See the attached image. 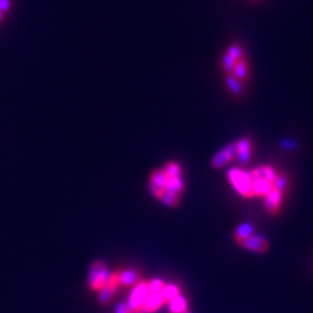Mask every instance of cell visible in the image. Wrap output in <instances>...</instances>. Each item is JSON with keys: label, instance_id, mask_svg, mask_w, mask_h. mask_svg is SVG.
I'll return each instance as SVG.
<instances>
[{"label": "cell", "instance_id": "cell-2", "mask_svg": "<svg viewBox=\"0 0 313 313\" xmlns=\"http://www.w3.org/2000/svg\"><path fill=\"white\" fill-rule=\"evenodd\" d=\"M228 179L232 183V186L236 188L239 193L244 197H253V189H252V175L248 172H244L238 168H231L228 171Z\"/></svg>", "mask_w": 313, "mask_h": 313}, {"label": "cell", "instance_id": "cell-4", "mask_svg": "<svg viewBox=\"0 0 313 313\" xmlns=\"http://www.w3.org/2000/svg\"><path fill=\"white\" fill-rule=\"evenodd\" d=\"M149 284L148 282H142L140 281L134 290L132 291V294L129 296V300H128L127 306L129 307V310L132 311V313H140L141 312L142 304L145 303L148 295H149Z\"/></svg>", "mask_w": 313, "mask_h": 313}, {"label": "cell", "instance_id": "cell-5", "mask_svg": "<svg viewBox=\"0 0 313 313\" xmlns=\"http://www.w3.org/2000/svg\"><path fill=\"white\" fill-rule=\"evenodd\" d=\"M236 153H238V146H236V142H232L214 156V158L212 159V166L214 168L224 167L236 156Z\"/></svg>", "mask_w": 313, "mask_h": 313}, {"label": "cell", "instance_id": "cell-13", "mask_svg": "<svg viewBox=\"0 0 313 313\" xmlns=\"http://www.w3.org/2000/svg\"><path fill=\"white\" fill-rule=\"evenodd\" d=\"M168 308H170V313H184L188 311V306H187V300L182 294L176 298L171 299L168 302Z\"/></svg>", "mask_w": 313, "mask_h": 313}, {"label": "cell", "instance_id": "cell-23", "mask_svg": "<svg viewBox=\"0 0 313 313\" xmlns=\"http://www.w3.org/2000/svg\"><path fill=\"white\" fill-rule=\"evenodd\" d=\"M1 19H3V15H1V12H0V21H1Z\"/></svg>", "mask_w": 313, "mask_h": 313}, {"label": "cell", "instance_id": "cell-17", "mask_svg": "<svg viewBox=\"0 0 313 313\" xmlns=\"http://www.w3.org/2000/svg\"><path fill=\"white\" fill-rule=\"evenodd\" d=\"M159 200L163 202L164 205L171 206V208H175V206L179 205V194L174 193V192H170V190L164 189V192L162 193V196L159 197Z\"/></svg>", "mask_w": 313, "mask_h": 313}, {"label": "cell", "instance_id": "cell-1", "mask_svg": "<svg viewBox=\"0 0 313 313\" xmlns=\"http://www.w3.org/2000/svg\"><path fill=\"white\" fill-rule=\"evenodd\" d=\"M220 71L228 92L234 97H243L250 80V63L248 52L240 42H231L220 55Z\"/></svg>", "mask_w": 313, "mask_h": 313}, {"label": "cell", "instance_id": "cell-22", "mask_svg": "<svg viewBox=\"0 0 313 313\" xmlns=\"http://www.w3.org/2000/svg\"><path fill=\"white\" fill-rule=\"evenodd\" d=\"M11 7V0H0V12H5Z\"/></svg>", "mask_w": 313, "mask_h": 313}, {"label": "cell", "instance_id": "cell-7", "mask_svg": "<svg viewBox=\"0 0 313 313\" xmlns=\"http://www.w3.org/2000/svg\"><path fill=\"white\" fill-rule=\"evenodd\" d=\"M283 202V193L273 188L266 196H265V209L270 216H277L281 212V206Z\"/></svg>", "mask_w": 313, "mask_h": 313}, {"label": "cell", "instance_id": "cell-14", "mask_svg": "<svg viewBox=\"0 0 313 313\" xmlns=\"http://www.w3.org/2000/svg\"><path fill=\"white\" fill-rule=\"evenodd\" d=\"M140 282V273L136 270H124L120 272V286H129V284H137Z\"/></svg>", "mask_w": 313, "mask_h": 313}, {"label": "cell", "instance_id": "cell-18", "mask_svg": "<svg viewBox=\"0 0 313 313\" xmlns=\"http://www.w3.org/2000/svg\"><path fill=\"white\" fill-rule=\"evenodd\" d=\"M162 294L164 296V300L166 302H170L171 299L176 298V296H179L180 295V287L175 283H170V284H166L162 291Z\"/></svg>", "mask_w": 313, "mask_h": 313}, {"label": "cell", "instance_id": "cell-11", "mask_svg": "<svg viewBox=\"0 0 313 313\" xmlns=\"http://www.w3.org/2000/svg\"><path fill=\"white\" fill-rule=\"evenodd\" d=\"M252 189H253L254 196H264L265 197V196L273 189V186L272 183L268 182V180L257 178V179H253Z\"/></svg>", "mask_w": 313, "mask_h": 313}, {"label": "cell", "instance_id": "cell-6", "mask_svg": "<svg viewBox=\"0 0 313 313\" xmlns=\"http://www.w3.org/2000/svg\"><path fill=\"white\" fill-rule=\"evenodd\" d=\"M244 250H252V252H257V253H265L269 250V243L268 240L260 235H252L250 238H247L246 240H243L240 244Z\"/></svg>", "mask_w": 313, "mask_h": 313}, {"label": "cell", "instance_id": "cell-12", "mask_svg": "<svg viewBox=\"0 0 313 313\" xmlns=\"http://www.w3.org/2000/svg\"><path fill=\"white\" fill-rule=\"evenodd\" d=\"M272 186L274 189L284 194L287 192V189H288L291 186L290 176L287 175V174H284V172H282V174H278L276 179H274V182L272 183Z\"/></svg>", "mask_w": 313, "mask_h": 313}, {"label": "cell", "instance_id": "cell-10", "mask_svg": "<svg viewBox=\"0 0 313 313\" xmlns=\"http://www.w3.org/2000/svg\"><path fill=\"white\" fill-rule=\"evenodd\" d=\"M254 232V226L250 222H244V223L239 224L236 230H235V234H234V239L235 242L240 244L243 240H246L247 238H250L252 236Z\"/></svg>", "mask_w": 313, "mask_h": 313}, {"label": "cell", "instance_id": "cell-21", "mask_svg": "<svg viewBox=\"0 0 313 313\" xmlns=\"http://www.w3.org/2000/svg\"><path fill=\"white\" fill-rule=\"evenodd\" d=\"M116 313H132V311L129 310V307L127 304H124V303H119L118 306H116Z\"/></svg>", "mask_w": 313, "mask_h": 313}, {"label": "cell", "instance_id": "cell-20", "mask_svg": "<svg viewBox=\"0 0 313 313\" xmlns=\"http://www.w3.org/2000/svg\"><path fill=\"white\" fill-rule=\"evenodd\" d=\"M148 284H149V290L152 291V292H162L164 288V286H166V283H164L162 280L150 281Z\"/></svg>", "mask_w": 313, "mask_h": 313}, {"label": "cell", "instance_id": "cell-19", "mask_svg": "<svg viewBox=\"0 0 313 313\" xmlns=\"http://www.w3.org/2000/svg\"><path fill=\"white\" fill-rule=\"evenodd\" d=\"M163 171L166 172V175L168 178H175V176H182L183 171H182V167H180L179 163H176V162H168L166 166H164Z\"/></svg>", "mask_w": 313, "mask_h": 313}, {"label": "cell", "instance_id": "cell-24", "mask_svg": "<svg viewBox=\"0 0 313 313\" xmlns=\"http://www.w3.org/2000/svg\"><path fill=\"white\" fill-rule=\"evenodd\" d=\"M184 313H190V312H189V310H188V311H187V312H184Z\"/></svg>", "mask_w": 313, "mask_h": 313}, {"label": "cell", "instance_id": "cell-8", "mask_svg": "<svg viewBox=\"0 0 313 313\" xmlns=\"http://www.w3.org/2000/svg\"><path fill=\"white\" fill-rule=\"evenodd\" d=\"M236 146H238V156L239 162L246 166L250 162L252 159V149H253V144H252V140L250 137H243L240 138L238 142H236Z\"/></svg>", "mask_w": 313, "mask_h": 313}, {"label": "cell", "instance_id": "cell-16", "mask_svg": "<svg viewBox=\"0 0 313 313\" xmlns=\"http://www.w3.org/2000/svg\"><path fill=\"white\" fill-rule=\"evenodd\" d=\"M166 189L174 193L179 194L184 189V180L182 176H175V178H168L167 176V184H166Z\"/></svg>", "mask_w": 313, "mask_h": 313}, {"label": "cell", "instance_id": "cell-9", "mask_svg": "<svg viewBox=\"0 0 313 313\" xmlns=\"http://www.w3.org/2000/svg\"><path fill=\"white\" fill-rule=\"evenodd\" d=\"M166 302L164 300V296L162 292H152L150 291L148 298H146L145 303L142 304L141 307V312L140 313H153L156 312L158 308L163 306V303Z\"/></svg>", "mask_w": 313, "mask_h": 313}, {"label": "cell", "instance_id": "cell-15", "mask_svg": "<svg viewBox=\"0 0 313 313\" xmlns=\"http://www.w3.org/2000/svg\"><path fill=\"white\" fill-rule=\"evenodd\" d=\"M149 184H153L156 187H160V188H164L166 189V184H167V175L166 172L162 170H154L150 175V183Z\"/></svg>", "mask_w": 313, "mask_h": 313}, {"label": "cell", "instance_id": "cell-3", "mask_svg": "<svg viewBox=\"0 0 313 313\" xmlns=\"http://www.w3.org/2000/svg\"><path fill=\"white\" fill-rule=\"evenodd\" d=\"M108 277H110V273H108L106 265L102 261H94L90 268L89 278H88V284H89L90 290L99 292L107 283Z\"/></svg>", "mask_w": 313, "mask_h": 313}]
</instances>
